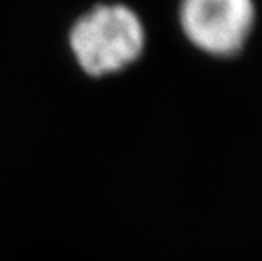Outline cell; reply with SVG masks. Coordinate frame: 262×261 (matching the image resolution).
Returning a JSON list of instances; mask_svg holds the SVG:
<instances>
[{"label": "cell", "instance_id": "obj_2", "mask_svg": "<svg viewBox=\"0 0 262 261\" xmlns=\"http://www.w3.org/2000/svg\"><path fill=\"white\" fill-rule=\"evenodd\" d=\"M257 21L254 0H181L178 22L198 51L232 58L249 43Z\"/></svg>", "mask_w": 262, "mask_h": 261}, {"label": "cell", "instance_id": "obj_1", "mask_svg": "<svg viewBox=\"0 0 262 261\" xmlns=\"http://www.w3.org/2000/svg\"><path fill=\"white\" fill-rule=\"evenodd\" d=\"M80 68L90 76H107L129 68L146 49V27L124 4L97 5L78 17L68 36Z\"/></svg>", "mask_w": 262, "mask_h": 261}]
</instances>
